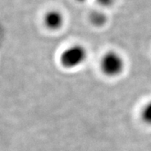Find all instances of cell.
I'll return each instance as SVG.
<instances>
[{"mask_svg": "<svg viewBox=\"0 0 151 151\" xmlns=\"http://www.w3.org/2000/svg\"><path fill=\"white\" fill-rule=\"evenodd\" d=\"M87 58V51L80 44L72 45L64 50L60 56V63L65 69L73 70L85 63Z\"/></svg>", "mask_w": 151, "mask_h": 151, "instance_id": "1", "label": "cell"}, {"mask_svg": "<svg viewBox=\"0 0 151 151\" xmlns=\"http://www.w3.org/2000/svg\"><path fill=\"white\" fill-rule=\"evenodd\" d=\"M99 67L102 73L108 77H116L121 75L125 69V61L119 52L109 51L102 56Z\"/></svg>", "mask_w": 151, "mask_h": 151, "instance_id": "2", "label": "cell"}, {"mask_svg": "<svg viewBox=\"0 0 151 151\" xmlns=\"http://www.w3.org/2000/svg\"><path fill=\"white\" fill-rule=\"evenodd\" d=\"M43 22L47 29L56 31L63 26L64 16L58 10H50L44 16Z\"/></svg>", "mask_w": 151, "mask_h": 151, "instance_id": "3", "label": "cell"}, {"mask_svg": "<svg viewBox=\"0 0 151 151\" xmlns=\"http://www.w3.org/2000/svg\"><path fill=\"white\" fill-rule=\"evenodd\" d=\"M140 117L143 123L151 126V101L143 106L140 113Z\"/></svg>", "mask_w": 151, "mask_h": 151, "instance_id": "4", "label": "cell"}, {"mask_svg": "<svg viewBox=\"0 0 151 151\" xmlns=\"http://www.w3.org/2000/svg\"><path fill=\"white\" fill-rule=\"evenodd\" d=\"M91 19L93 23L96 24V25H102L105 22L106 18L104 14L102 13H98V12H95L91 16Z\"/></svg>", "mask_w": 151, "mask_h": 151, "instance_id": "5", "label": "cell"}, {"mask_svg": "<svg viewBox=\"0 0 151 151\" xmlns=\"http://www.w3.org/2000/svg\"><path fill=\"white\" fill-rule=\"evenodd\" d=\"M98 2L104 6H108L113 4V0H98Z\"/></svg>", "mask_w": 151, "mask_h": 151, "instance_id": "6", "label": "cell"}, {"mask_svg": "<svg viewBox=\"0 0 151 151\" xmlns=\"http://www.w3.org/2000/svg\"><path fill=\"white\" fill-rule=\"evenodd\" d=\"M77 1H79V2H85L86 0H77Z\"/></svg>", "mask_w": 151, "mask_h": 151, "instance_id": "7", "label": "cell"}]
</instances>
